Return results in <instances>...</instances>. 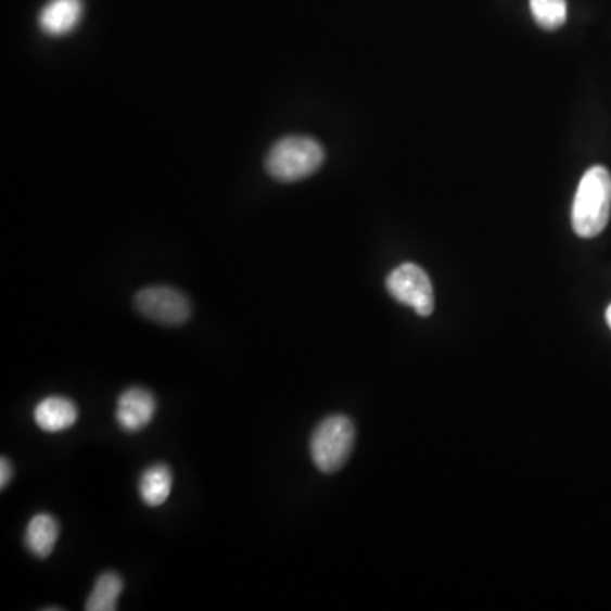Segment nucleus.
<instances>
[{
    "label": "nucleus",
    "mask_w": 611,
    "mask_h": 611,
    "mask_svg": "<svg viewBox=\"0 0 611 611\" xmlns=\"http://www.w3.org/2000/svg\"><path fill=\"white\" fill-rule=\"evenodd\" d=\"M611 215V174L601 165L581 179L573 204V228L581 238L603 233Z\"/></svg>",
    "instance_id": "nucleus-1"
},
{
    "label": "nucleus",
    "mask_w": 611,
    "mask_h": 611,
    "mask_svg": "<svg viewBox=\"0 0 611 611\" xmlns=\"http://www.w3.org/2000/svg\"><path fill=\"white\" fill-rule=\"evenodd\" d=\"M323 162V147L315 138L288 137L270 149L265 168L279 182H297L313 176Z\"/></svg>",
    "instance_id": "nucleus-2"
},
{
    "label": "nucleus",
    "mask_w": 611,
    "mask_h": 611,
    "mask_svg": "<svg viewBox=\"0 0 611 611\" xmlns=\"http://www.w3.org/2000/svg\"><path fill=\"white\" fill-rule=\"evenodd\" d=\"M355 427L351 418L333 415L318 424L311 436V457L316 468L327 474L340 471L351 457Z\"/></svg>",
    "instance_id": "nucleus-3"
},
{
    "label": "nucleus",
    "mask_w": 611,
    "mask_h": 611,
    "mask_svg": "<svg viewBox=\"0 0 611 611\" xmlns=\"http://www.w3.org/2000/svg\"><path fill=\"white\" fill-rule=\"evenodd\" d=\"M386 288L394 300L413 308L418 315H432L433 308H435L433 285L420 265H399L387 276Z\"/></svg>",
    "instance_id": "nucleus-4"
},
{
    "label": "nucleus",
    "mask_w": 611,
    "mask_h": 611,
    "mask_svg": "<svg viewBox=\"0 0 611 611\" xmlns=\"http://www.w3.org/2000/svg\"><path fill=\"white\" fill-rule=\"evenodd\" d=\"M138 311L165 327H179L191 318V303L182 292L167 285L143 289L135 297Z\"/></svg>",
    "instance_id": "nucleus-5"
},
{
    "label": "nucleus",
    "mask_w": 611,
    "mask_h": 611,
    "mask_svg": "<svg viewBox=\"0 0 611 611\" xmlns=\"http://www.w3.org/2000/svg\"><path fill=\"white\" fill-rule=\"evenodd\" d=\"M156 399L144 387H129L117 399L116 421L128 433L141 432L152 423Z\"/></svg>",
    "instance_id": "nucleus-6"
},
{
    "label": "nucleus",
    "mask_w": 611,
    "mask_h": 611,
    "mask_svg": "<svg viewBox=\"0 0 611 611\" xmlns=\"http://www.w3.org/2000/svg\"><path fill=\"white\" fill-rule=\"evenodd\" d=\"M84 16L82 0H50L39 12V28L48 36H65Z\"/></svg>",
    "instance_id": "nucleus-7"
},
{
    "label": "nucleus",
    "mask_w": 611,
    "mask_h": 611,
    "mask_svg": "<svg viewBox=\"0 0 611 611\" xmlns=\"http://www.w3.org/2000/svg\"><path fill=\"white\" fill-rule=\"evenodd\" d=\"M35 423L48 433L65 432L78 420V408L72 399L63 396L44 397L36 405Z\"/></svg>",
    "instance_id": "nucleus-8"
},
{
    "label": "nucleus",
    "mask_w": 611,
    "mask_h": 611,
    "mask_svg": "<svg viewBox=\"0 0 611 611\" xmlns=\"http://www.w3.org/2000/svg\"><path fill=\"white\" fill-rule=\"evenodd\" d=\"M60 537V525L55 517L38 513L29 520L24 542L29 552L38 559H47L55 549Z\"/></svg>",
    "instance_id": "nucleus-9"
},
{
    "label": "nucleus",
    "mask_w": 611,
    "mask_h": 611,
    "mask_svg": "<svg viewBox=\"0 0 611 611\" xmlns=\"http://www.w3.org/2000/svg\"><path fill=\"white\" fill-rule=\"evenodd\" d=\"M174 486L171 469L165 463H155L141 474L140 498L150 508L162 507L167 501Z\"/></svg>",
    "instance_id": "nucleus-10"
},
{
    "label": "nucleus",
    "mask_w": 611,
    "mask_h": 611,
    "mask_svg": "<svg viewBox=\"0 0 611 611\" xmlns=\"http://www.w3.org/2000/svg\"><path fill=\"white\" fill-rule=\"evenodd\" d=\"M123 580L119 574L104 573L96 581L94 589L87 598V611H114L117 610V600L123 591Z\"/></svg>",
    "instance_id": "nucleus-11"
},
{
    "label": "nucleus",
    "mask_w": 611,
    "mask_h": 611,
    "mask_svg": "<svg viewBox=\"0 0 611 611\" xmlns=\"http://www.w3.org/2000/svg\"><path fill=\"white\" fill-rule=\"evenodd\" d=\"M530 11L535 23L549 31L561 28L568 21L565 0H530Z\"/></svg>",
    "instance_id": "nucleus-12"
},
{
    "label": "nucleus",
    "mask_w": 611,
    "mask_h": 611,
    "mask_svg": "<svg viewBox=\"0 0 611 611\" xmlns=\"http://www.w3.org/2000/svg\"><path fill=\"white\" fill-rule=\"evenodd\" d=\"M11 480H12L11 460H9L8 457H2V459H0V487H2V489H5V487L9 486V483H11Z\"/></svg>",
    "instance_id": "nucleus-13"
},
{
    "label": "nucleus",
    "mask_w": 611,
    "mask_h": 611,
    "mask_svg": "<svg viewBox=\"0 0 611 611\" xmlns=\"http://www.w3.org/2000/svg\"><path fill=\"white\" fill-rule=\"evenodd\" d=\"M607 321H608V324H610V328H611V304H610V306H608V309H607Z\"/></svg>",
    "instance_id": "nucleus-14"
}]
</instances>
